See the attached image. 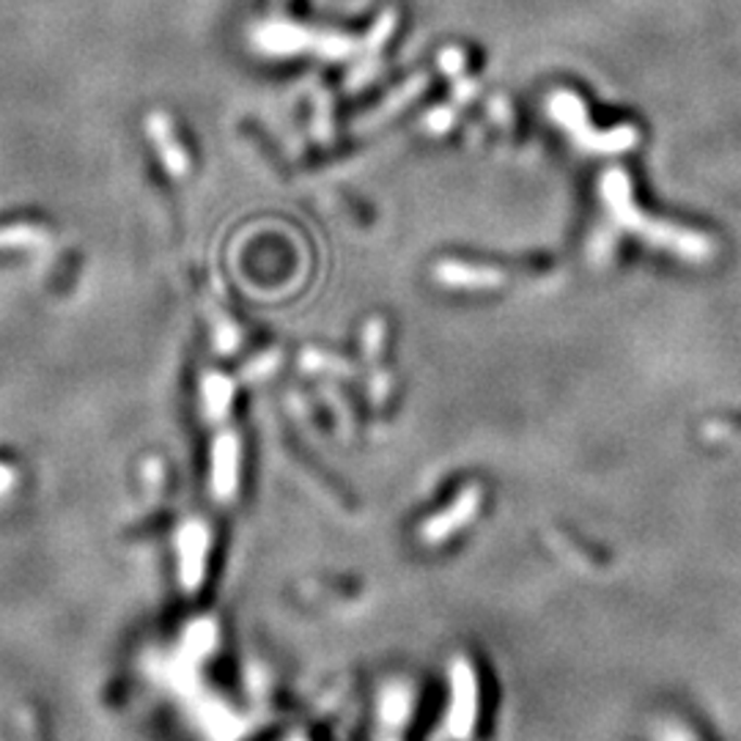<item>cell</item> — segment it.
<instances>
[]
</instances>
